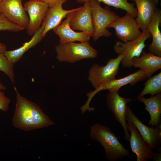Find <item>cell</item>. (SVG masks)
Returning a JSON list of instances; mask_svg holds the SVG:
<instances>
[{
  "mask_svg": "<svg viewBox=\"0 0 161 161\" xmlns=\"http://www.w3.org/2000/svg\"><path fill=\"white\" fill-rule=\"evenodd\" d=\"M16 103L12 119L14 127L25 131L48 127L55 123L36 103L21 95L14 86Z\"/></svg>",
  "mask_w": 161,
  "mask_h": 161,
  "instance_id": "1",
  "label": "cell"
},
{
  "mask_svg": "<svg viewBox=\"0 0 161 161\" xmlns=\"http://www.w3.org/2000/svg\"><path fill=\"white\" fill-rule=\"evenodd\" d=\"M90 137L102 146L106 159L109 161H117L129 154L108 126L98 123L93 124L90 127Z\"/></svg>",
  "mask_w": 161,
  "mask_h": 161,
  "instance_id": "2",
  "label": "cell"
},
{
  "mask_svg": "<svg viewBox=\"0 0 161 161\" xmlns=\"http://www.w3.org/2000/svg\"><path fill=\"white\" fill-rule=\"evenodd\" d=\"M55 49L56 58L61 63H73L85 59L96 58L98 55L97 50L89 41L59 44L55 47Z\"/></svg>",
  "mask_w": 161,
  "mask_h": 161,
  "instance_id": "3",
  "label": "cell"
},
{
  "mask_svg": "<svg viewBox=\"0 0 161 161\" xmlns=\"http://www.w3.org/2000/svg\"><path fill=\"white\" fill-rule=\"evenodd\" d=\"M91 9L94 33L92 37L95 41L102 36L110 37L112 33L108 30L109 26L120 16L110 10L108 6L102 7L100 2L89 1Z\"/></svg>",
  "mask_w": 161,
  "mask_h": 161,
  "instance_id": "4",
  "label": "cell"
},
{
  "mask_svg": "<svg viewBox=\"0 0 161 161\" xmlns=\"http://www.w3.org/2000/svg\"><path fill=\"white\" fill-rule=\"evenodd\" d=\"M151 37V33L147 29L142 31L140 36L134 40L126 42L119 41H116L113 49L116 53L123 55L121 63L123 67L131 68L132 66L131 60L140 55L146 46L145 41Z\"/></svg>",
  "mask_w": 161,
  "mask_h": 161,
  "instance_id": "5",
  "label": "cell"
},
{
  "mask_svg": "<svg viewBox=\"0 0 161 161\" xmlns=\"http://www.w3.org/2000/svg\"><path fill=\"white\" fill-rule=\"evenodd\" d=\"M147 78L144 72L141 69L124 78L116 79L115 78L107 81L101 85L99 87L86 94L87 99L85 104L80 108L81 112L84 113L86 111L92 112L93 107H90L91 100L94 96L99 92L104 90H118L123 86L128 84L134 86L137 82L144 80Z\"/></svg>",
  "mask_w": 161,
  "mask_h": 161,
  "instance_id": "6",
  "label": "cell"
},
{
  "mask_svg": "<svg viewBox=\"0 0 161 161\" xmlns=\"http://www.w3.org/2000/svg\"><path fill=\"white\" fill-rule=\"evenodd\" d=\"M122 55L115 58H110L105 65L100 66L94 64L89 70L88 80L96 89L103 83L115 78L117 74Z\"/></svg>",
  "mask_w": 161,
  "mask_h": 161,
  "instance_id": "7",
  "label": "cell"
},
{
  "mask_svg": "<svg viewBox=\"0 0 161 161\" xmlns=\"http://www.w3.org/2000/svg\"><path fill=\"white\" fill-rule=\"evenodd\" d=\"M127 126L130 133V146L133 153L136 154L137 161H147L152 159L153 160H161V152L154 153L153 149L143 139L134 124L127 120Z\"/></svg>",
  "mask_w": 161,
  "mask_h": 161,
  "instance_id": "8",
  "label": "cell"
},
{
  "mask_svg": "<svg viewBox=\"0 0 161 161\" xmlns=\"http://www.w3.org/2000/svg\"><path fill=\"white\" fill-rule=\"evenodd\" d=\"M126 119L131 122L143 139L153 150L158 151L161 144V125L158 126H148L143 123L127 106Z\"/></svg>",
  "mask_w": 161,
  "mask_h": 161,
  "instance_id": "9",
  "label": "cell"
},
{
  "mask_svg": "<svg viewBox=\"0 0 161 161\" xmlns=\"http://www.w3.org/2000/svg\"><path fill=\"white\" fill-rule=\"evenodd\" d=\"M118 91V90H109L106 96L107 107L122 127L125 139L129 141L130 133L127 127L126 112L127 104L131 102L132 99L129 97H121Z\"/></svg>",
  "mask_w": 161,
  "mask_h": 161,
  "instance_id": "10",
  "label": "cell"
},
{
  "mask_svg": "<svg viewBox=\"0 0 161 161\" xmlns=\"http://www.w3.org/2000/svg\"><path fill=\"white\" fill-rule=\"evenodd\" d=\"M110 28L114 29L116 35L123 42L134 40L142 33L135 18L127 13L111 24Z\"/></svg>",
  "mask_w": 161,
  "mask_h": 161,
  "instance_id": "11",
  "label": "cell"
},
{
  "mask_svg": "<svg viewBox=\"0 0 161 161\" xmlns=\"http://www.w3.org/2000/svg\"><path fill=\"white\" fill-rule=\"evenodd\" d=\"M23 6L29 18L27 32L32 36L41 27L49 7L41 0H30Z\"/></svg>",
  "mask_w": 161,
  "mask_h": 161,
  "instance_id": "12",
  "label": "cell"
},
{
  "mask_svg": "<svg viewBox=\"0 0 161 161\" xmlns=\"http://www.w3.org/2000/svg\"><path fill=\"white\" fill-rule=\"evenodd\" d=\"M22 0H1L0 13L10 21L26 29L29 18L22 2Z\"/></svg>",
  "mask_w": 161,
  "mask_h": 161,
  "instance_id": "13",
  "label": "cell"
},
{
  "mask_svg": "<svg viewBox=\"0 0 161 161\" xmlns=\"http://www.w3.org/2000/svg\"><path fill=\"white\" fill-rule=\"evenodd\" d=\"M76 10L68 13L66 17V19L61 24L52 30L59 37V44L75 42V41L87 42L89 41L90 40L91 37L88 34L83 31L75 32L70 26V20Z\"/></svg>",
  "mask_w": 161,
  "mask_h": 161,
  "instance_id": "14",
  "label": "cell"
},
{
  "mask_svg": "<svg viewBox=\"0 0 161 161\" xmlns=\"http://www.w3.org/2000/svg\"><path fill=\"white\" fill-rule=\"evenodd\" d=\"M82 6L75 11L70 22V25L73 30L86 32L92 37L94 33L91 9L89 1L83 3Z\"/></svg>",
  "mask_w": 161,
  "mask_h": 161,
  "instance_id": "15",
  "label": "cell"
},
{
  "mask_svg": "<svg viewBox=\"0 0 161 161\" xmlns=\"http://www.w3.org/2000/svg\"><path fill=\"white\" fill-rule=\"evenodd\" d=\"M64 3L63 1H60L49 7L42 23L44 25L42 35V38L49 31L59 25L63 19L68 13L78 9V7L69 10H64L62 7V5Z\"/></svg>",
  "mask_w": 161,
  "mask_h": 161,
  "instance_id": "16",
  "label": "cell"
},
{
  "mask_svg": "<svg viewBox=\"0 0 161 161\" xmlns=\"http://www.w3.org/2000/svg\"><path fill=\"white\" fill-rule=\"evenodd\" d=\"M137 16L136 19L142 31L147 30L149 23L157 8L159 0H135Z\"/></svg>",
  "mask_w": 161,
  "mask_h": 161,
  "instance_id": "17",
  "label": "cell"
},
{
  "mask_svg": "<svg viewBox=\"0 0 161 161\" xmlns=\"http://www.w3.org/2000/svg\"><path fill=\"white\" fill-rule=\"evenodd\" d=\"M142 55L131 60L132 66L139 68L143 71L147 78L161 69V57L149 52L143 51Z\"/></svg>",
  "mask_w": 161,
  "mask_h": 161,
  "instance_id": "18",
  "label": "cell"
},
{
  "mask_svg": "<svg viewBox=\"0 0 161 161\" xmlns=\"http://www.w3.org/2000/svg\"><path fill=\"white\" fill-rule=\"evenodd\" d=\"M161 23V11L157 8L148 25L147 30L150 33L152 41L148 50L156 55L161 57V33L160 27Z\"/></svg>",
  "mask_w": 161,
  "mask_h": 161,
  "instance_id": "19",
  "label": "cell"
},
{
  "mask_svg": "<svg viewBox=\"0 0 161 161\" xmlns=\"http://www.w3.org/2000/svg\"><path fill=\"white\" fill-rule=\"evenodd\" d=\"M136 99L144 103L145 106V109L149 114L150 119L149 125L153 126H158L161 125V93L148 98L143 96Z\"/></svg>",
  "mask_w": 161,
  "mask_h": 161,
  "instance_id": "20",
  "label": "cell"
},
{
  "mask_svg": "<svg viewBox=\"0 0 161 161\" xmlns=\"http://www.w3.org/2000/svg\"><path fill=\"white\" fill-rule=\"evenodd\" d=\"M44 25L42 24L41 27L37 30L32 35V37L29 41L23 44L22 46L15 49L6 51L4 53L7 58L15 64L18 62L28 50L38 44L43 39L42 33Z\"/></svg>",
  "mask_w": 161,
  "mask_h": 161,
  "instance_id": "21",
  "label": "cell"
},
{
  "mask_svg": "<svg viewBox=\"0 0 161 161\" xmlns=\"http://www.w3.org/2000/svg\"><path fill=\"white\" fill-rule=\"evenodd\" d=\"M91 0H76L78 3H83L84 2ZM100 2L113 7L116 9H120L126 11L127 13L130 14L132 16L136 18L137 16V8L134 6L135 3H129L128 0H96ZM134 1L135 0H132Z\"/></svg>",
  "mask_w": 161,
  "mask_h": 161,
  "instance_id": "22",
  "label": "cell"
},
{
  "mask_svg": "<svg viewBox=\"0 0 161 161\" xmlns=\"http://www.w3.org/2000/svg\"><path fill=\"white\" fill-rule=\"evenodd\" d=\"M144 84V89L137 98L148 94L153 96L161 92V72L148 78Z\"/></svg>",
  "mask_w": 161,
  "mask_h": 161,
  "instance_id": "23",
  "label": "cell"
},
{
  "mask_svg": "<svg viewBox=\"0 0 161 161\" xmlns=\"http://www.w3.org/2000/svg\"><path fill=\"white\" fill-rule=\"evenodd\" d=\"M14 64L3 53L0 52V71L8 76L13 84L15 80Z\"/></svg>",
  "mask_w": 161,
  "mask_h": 161,
  "instance_id": "24",
  "label": "cell"
},
{
  "mask_svg": "<svg viewBox=\"0 0 161 161\" xmlns=\"http://www.w3.org/2000/svg\"><path fill=\"white\" fill-rule=\"evenodd\" d=\"M24 30L22 27L10 21L0 13V31L16 32Z\"/></svg>",
  "mask_w": 161,
  "mask_h": 161,
  "instance_id": "25",
  "label": "cell"
},
{
  "mask_svg": "<svg viewBox=\"0 0 161 161\" xmlns=\"http://www.w3.org/2000/svg\"><path fill=\"white\" fill-rule=\"evenodd\" d=\"M10 103V99L3 91L0 90V110L6 112L9 110Z\"/></svg>",
  "mask_w": 161,
  "mask_h": 161,
  "instance_id": "26",
  "label": "cell"
},
{
  "mask_svg": "<svg viewBox=\"0 0 161 161\" xmlns=\"http://www.w3.org/2000/svg\"><path fill=\"white\" fill-rule=\"evenodd\" d=\"M43 1L47 4L49 7H52L60 1H63L65 3L67 0H41Z\"/></svg>",
  "mask_w": 161,
  "mask_h": 161,
  "instance_id": "27",
  "label": "cell"
},
{
  "mask_svg": "<svg viewBox=\"0 0 161 161\" xmlns=\"http://www.w3.org/2000/svg\"><path fill=\"white\" fill-rule=\"evenodd\" d=\"M7 47L5 44L0 42V52L4 53L7 51Z\"/></svg>",
  "mask_w": 161,
  "mask_h": 161,
  "instance_id": "28",
  "label": "cell"
},
{
  "mask_svg": "<svg viewBox=\"0 0 161 161\" xmlns=\"http://www.w3.org/2000/svg\"><path fill=\"white\" fill-rule=\"evenodd\" d=\"M0 80V90H6L7 89L6 87L3 84Z\"/></svg>",
  "mask_w": 161,
  "mask_h": 161,
  "instance_id": "29",
  "label": "cell"
},
{
  "mask_svg": "<svg viewBox=\"0 0 161 161\" xmlns=\"http://www.w3.org/2000/svg\"><path fill=\"white\" fill-rule=\"evenodd\" d=\"M1 0H0V1H1Z\"/></svg>",
  "mask_w": 161,
  "mask_h": 161,
  "instance_id": "30",
  "label": "cell"
}]
</instances>
